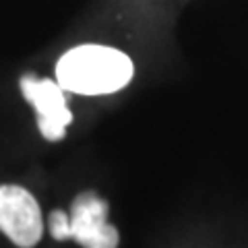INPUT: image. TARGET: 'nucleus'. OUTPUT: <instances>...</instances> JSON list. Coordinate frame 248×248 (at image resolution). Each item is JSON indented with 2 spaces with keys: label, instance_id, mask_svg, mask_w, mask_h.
<instances>
[{
  "label": "nucleus",
  "instance_id": "nucleus-1",
  "mask_svg": "<svg viewBox=\"0 0 248 248\" xmlns=\"http://www.w3.org/2000/svg\"><path fill=\"white\" fill-rule=\"evenodd\" d=\"M135 75L126 54L108 46L85 44L62 54L56 79L64 91L81 95H108L124 89Z\"/></svg>",
  "mask_w": 248,
  "mask_h": 248
},
{
  "label": "nucleus",
  "instance_id": "nucleus-2",
  "mask_svg": "<svg viewBox=\"0 0 248 248\" xmlns=\"http://www.w3.org/2000/svg\"><path fill=\"white\" fill-rule=\"evenodd\" d=\"M0 232L19 248H33L44 234V217L35 197L23 186H0Z\"/></svg>",
  "mask_w": 248,
  "mask_h": 248
},
{
  "label": "nucleus",
  "instance_id": "nucleus-3",
  "mask_svg": "<svg viewBox=\"0 0 248 248\" xmlns=\"http://www.w3.org/2000/svg\"><path fill=\"white\" fill-rule=\"evenodd\" d=\"M21 91L37 114V128L44 139L60 141L66 133V126L73 122L64 89L50 79H37L33 73H27L21 77Z\"/></svg>",
  "mask_w": 248,
  "mask_h": 248
},
{
  "label": "nucleus",
  "instance_id": "nucleus-4",
  "mask_svg": "<svg viewBox=\"0 0 248 248\" xmlns=\"http://www.w3.org/2000/svg\"><path fill=\"white\" fill-rule=\"evenodd\" d=\"M106 201L91 190H85L71 205V238L83 248H118L120 236L110 221H108Z\"/></svg>",
  "mask_w": 248,
  "mask_h": 248
},
{
  "label": "nucleus",
  "instance_id": "nucleus-5",
  "mask_svg": "<svg viewBox=\"0 0 248 248\" xmlns=\"http://www.w3.org/2000/svg\"><path fill=\"white\" fill-rule=\"evenodd\" d=\"M48 228H50V234L54 236V240H68L71 238V219H68V213L62 211V209H56L52 211L48 217Z\"/></svg>",
  "mask_w": 248,
  "mask_h": 248
}]
</instances>
